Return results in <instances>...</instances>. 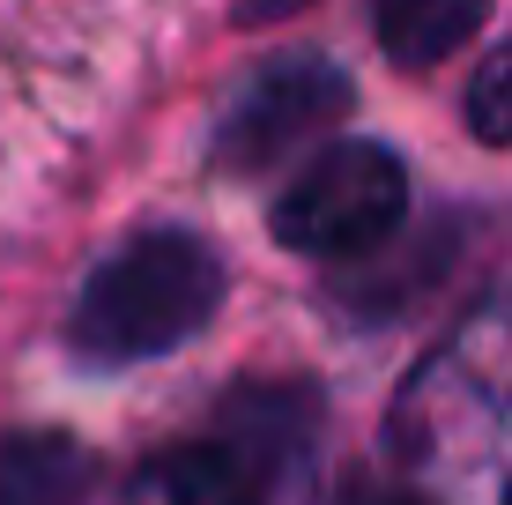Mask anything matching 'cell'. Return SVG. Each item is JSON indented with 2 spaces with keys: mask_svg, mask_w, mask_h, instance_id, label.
Listing matches in <instances>:
<instances>
[{
  "mask_svg": "<svg viewBox=\"0 0 512 505\" xmlns=\"http://www.w3.org/2000/svg\"><path fill=\"white\" fill-rule=\"evenodd\" d=\"M216 305H223V253L201 231L156 223V231L127 238L119 253H104L90 268L75 320H67V342L97 372H127V364L186 350L216 320Z\"/></svg>",
  "mask_w": 512,
  "mask_h": 505,
  "instance_id": "6da1fadb",
  "label": "cell"
},
{
  "mask_svg": "<svg viewBox=\"0 0 512 505\" xmlns=\"http://www.w3.org/2000/svg\"><path fill=\"white\" fill-rule=\"evenodd\" d=\"M512 416V298H483L401 379L386 446L409 468H475Z\"/></svg>",
  "mask_w": 512,
  "mask_h": 505,
  "instance_id": "7a4b0ae2",
  "label": "cell"
},
{
  "mask_svg": "<svg viewBox=\"0 0 512 505\" xmlns=\"http://www.w3.org/2000/svg\"><path fill=\"white\" fill-rule=\"evenodd\" d=\"M305 416V394H238L216 439H186L141 461L119 505H268L305 461Z\"/></svg>",
  "mask_w": 512,
  "mask_h": 505,
  "instance_id": "3957f363",
  "label": "cell"
},
{
  "mask_svg": "<svg viewBox=\"0 0 512 505\" xmlns=\"http://www.w3.org/2000/svg\"><path fill=\"white\" fill-rule=\"evenodd\" d=\"M409 216V171L386 142H327L312 164L282 186L275 201V238L312 260H357L379 253Z\"/></svg>",
  "mask_w": 512,
  "mask_h": 505,
  "instance_id": "277c9868",
  "label": "cell"
},
{
  "mask_svg": "<svg viewBox=\"0 0 512 505\" xmlns=\"http://www.w3.org/2000/svg\"><path fill=\"white\" fill-rule=\"evenodd\" d=\"M349 75L327 60V52H275L253 75L223 97L216 134H208V156L216 171H268L290 149L320 142L334 119L349 112Z\"/></svg>",
  "mask_w": 512,
  "mask_h": 505,
  "instance_id": "5b68a950",
  "label": "cell"
},
{
  "mask_svg": "<svg viewBox=\"0 0 512 505\" xmlns=\"http://www.w3.org/2000/svg\"><path fill=\"white\" fill-rule=\"evenodd\" d=\"M97 461L67 431H15L0 439V505H82Z\"/></svg>",
  "mask_w": 512,
  "mask_h": 505,
  "instance_id": "8992f818",
  "label": "cell"
},
{
  "mask_svg": "<svg viewBox=\"0 0 512 505\" xmlns=\"http://www.w3.org/2000/svg\"><path fill=\"white\" fill-rule=\"evenodd\" d=\"M483 15H490V0H379L372 30L394 67H438L483 30Z\"/></svg>",
  "mask_w": 512,
  "mask_h": 505,
  "instance_id": "52a82bcc",
  "label": "cell"
},
{
  "mask_svg": "<svg viewBox=\"0 0 512 505\" xmlns=\"http://www.w3.org/2000/svg\"><path fill=\"white\" fill-rule=\"evenodd\" d=\"M468 134L490 142V149L512 142V38L490 52V60L475 67V82H468Z\"/></svg>",
  "mask_w": 512,
  "mask_h": 505,
  "instance_id": "ba28073f",
  "label": "cell"
},
{
  "mask_svg": "<svg viewBox=\"0 0 512 505\" xmlns=\"http://www.w3.org/2000/svg\"><path fill=\"white\" fill-rule=\"evenodd\" d=\"M334 505H438V498H423V491H409V483H349Z\"/></svg>",
  "mask_w": 512,
  "mask_h": 505,
  "instance_id": "9c48e42d",
  "label": "cell"
},
{
  "mask_svg": "<svg viewBox=\"0 0 512 505\" xmlns=\"http://www.w3.org/2000/svg\"><path fill=\"white\" fill-rule=\"evenodd\" d=\"M305 0H245V23H268V15H297Z\"/></svg>",
  "mask_w": 512,
  "mask_h": 505,
  "instance_id": "30bf717a",
  "label": "cell"
},
{
  "mask_svg": "<svg viewBox=\"0 0 512 505\" xmlns=\"http://www.w3.org/2000/svg\"><path fill=\"white\" fill-rule=\"evenodd\" d=\"M505 505H512V483H505Z\"/></svg>",
  "mask_w": 512,
  "mask_h": 505,
  "instance_id": "8fae6325",
  "label": "cell"
}]
</instances>
